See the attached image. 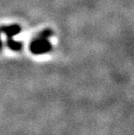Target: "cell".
<instances>
[{"mask_svg": "<svg viewBox=\"0 0 134 135\" xmlns=\"http://www.w3.org/2000/svg\"><path fill=\"white\" fill-rule=\"evenodd\" d=\"M7 46L12 51H19L22 49V44L20 42H18L16 40L12 39V38H7Z\"/></svg>", "mask_w": 134, "mask_h": 135, "instance_id": "cell-3", "label": "cell"}, {"mask_svg": "<svg viewBox=\"0 0 134 135\" xmlns=\"http://www.w3.org/2000/svg\"><path fill=\"white\" fill-rule=\"evenodd\" d=\"M53 34V31L52 30H44L42 32L39 34V37H42V38H48L49 37H51Z\"/></svg>", "mask_w": 134, "mask_h": 135, "instance_id": "cell-4", "label": "cell"}, {"mask_svg": "<svg viewBox=\"0 0 134 135\" xmlns=\"http://www.w3.org/2000/svg\"><path fill=\"white\" fill-rule=\"evenodd\" d=\"M21 31V27L18 25H4L0 27V33H4L7 36V38H12L13 36L18 35Z\"/></svg>", "mask_w": 134, "mask_h": 135, "instance_id": "cell-2", "label": "cell"}, {"mask_svg": "<svg viewBox=\"0 0 134 135\" xmlns=\"http://www.w3.org/2000/svg\"><path fill=\"white\" fill-rule=\"evenodd\" d=\"M2 49V42H1V39H0V51H1Z\"/></svg>", "mask_w": 134, "mask_h": 135, "instance_id": "cell-5", "label": "cell"}, {"mask_svg": "<svg viewBox=\"0 0 134 135\" xmlns=\"http://www.w3.org/2000/svg\"><path fill=\"white\" fill-rule=\"evenodd\" d=\"M52 44L51 42L45 38H42V37H38L35 38L30 45V50L33 54H39L46 53L48 51L52 50Z\"/></svg>", "mask_w": 134, "mask_h": 135, "instance_id": "cell-1", "label": "cell"}]
</instances>
